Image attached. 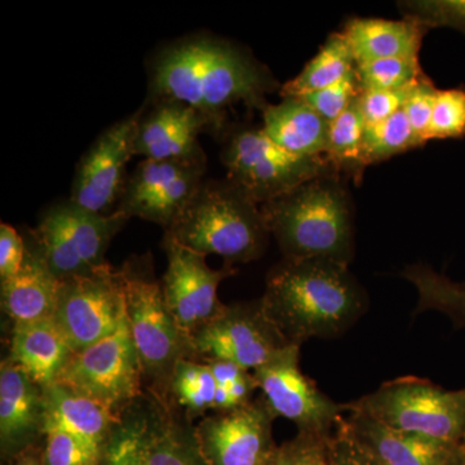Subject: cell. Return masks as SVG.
<instances>
[{
    "instance_id": "cell-27",
    "label": "cell",
    "mask_w": 465,
    "mask_h": 465,
    "mask_svg": "<svg viewBox=\"0 0 465 465\" xmlns=\"http://www.w3.org/2000/svg\"><path fill=\"white\" fill-rule=\"evenodd\" d=\"M402 277L414 284L418 292L416 313L440 312L458 329L465 327V283L454 282L423 264L407 266Z\"/></svg>"
},
{
    "instance_id": "cell-15",
    "label": "cell",
    "mask_w": 465,
    "mask_h": 465,
    "mask_svg": "<svg viewBox=\"0 0 465 465\" xmlns=\"http://www.w3.org/2000/svg\"><path fill=\"white\" fill-rule=\"evenodd\" d=\"M275 415L262 397L246 405L215 411L194 428L208 465H266L273 457Z\"/></svg>"
},
{
    "instance_id": "cell-35",
    "label": "cell",
    "mask_w": 465,
    "mask_h": 465,
    "mask_svg": "<svg viewBox=\"0 0 465 465\" xmlns=\"http://www.w3.org/2000/svg\"><path fill=\"white\" fill-rule=\"evenodd\" d=\"M360 94V82L354 69L335 84L324 90L304 94L298 99L304 101L321 118L331 124L358 99Z\"/></svg>"
},
{
    "instance_id": "cell-37",
    "label": "cell",
    "mask_w": 465,
    "mask_h": 465,
    "mask_svg": "<svg viewBox=\"0 0 465 465\" xmlns=\"http://www.w3.org/2000/svg\"><path fill=\"white\" fill-rule=\"evenodd\" d=\"M330 439L298 433L293 439L277 446L269 465H332L329 452Z\"/></svg>"
},
{
    "instance_id": "cell-22",
    "label": "cell",
    "mask_w": 465,
    "mask_h": 465,
    "mask_svg": "<svg viewBox=\"0 0 465 465\" xmlns=\"http://www.w3.org/2000/svg\"><path fill=\"white\" fill-rule=\"evenodd\" d=\"M341 33L358 65L382 58H419L428 29L406 17L399 21L351 18Z\"/></svg>"
},
{
    "instance_id": "cell-42",
    "label": "cell",
    "mask_w": 465,
    "mask_h": 465,
    "mask_svg": "<svg viewBox=\"0 0 465 465\" xmlns=\"http://www.w3.org/2000/svg\"><path fill=\"white\" fill-rule=\"evenodd\" d=\"M213 378H215L217 387L226 388L232 384L235 381L241 378L246 370L241 369L234 363L228 362V361H206Z\"/></svg>"
},
{
    "instance_id": "cell-44",
    "label": "cell",
    "mask_w": 465,
    "mask_h": 465,
    "mask_svg": "<svg viewBox=\"0 0 465 465\" xmlns=\"http://www.w3.org/2000/svg\"><path fill=\"white\" fill-rule=\"evenodd\" d=\"M266 465H269V463H268V464H266Z\"/></svg>"
},
{
    "instance_id": "cell-16",
    "label": "cell",
    "mask_w": 465,
    "mask_h": 465,
    "mask_svg": "<svg viewBox=\"0 0 465 465\" xmlns=\"http://www.w3.org/2000/svg\"><path fill=\"white\" fill-rule=\"evenodd\" d=\"M139 112L116 122L97 137L76 167L70 201L99 215H110L121 201L125 168L134 157L133 142Z\"/></svg>"
},
{
    "instance_id": "cell-28",
    "label": "cell",
    "mask_w": 465,
    "mask_h": 465,
    "mask_svg": "<svg viewBox=\"0 0 465 465\" xmlns=\"http://www.w3.org/2000/svg\"><path fill=\"white\" fill-rule=\"evenodd\" d=\"M357 100L330 124L324 157L341 176L345 174L358 183L366 168L363 137L367 124Z\"/></svg>"
},
{
    "instance_id": "cell-29",
    "label": "cell",
    "mask_w": 465,
    "mask_h": 465,
    "mask_svg": "<svg viewBox=\"0 0 465 465\" xmlns=\"http://www.w3.org/2000/svg\"><path fill=\"white\" fill-rule=\"evenodd\" d=\"M217 384L207 363L183 358L174 366L168 393L185 409L189 419L215 407Z\"/></svg>"
},
{
    "instance_id": "cell-39",
    "label": "cell",
    "mask_w": 465,
    "mask_h": 465,
    "mask_svg": "<svg viewBox=\"0 0 465 465\" xmlns=\"http://www.w3.org/2000/svg\"><path fill=\"white\" fill-rule=\"evenodd\" d=\"M437 92H439V88L433 84V82L427 75H424L412 87L409 99L406 101L405 108H403L410 124L414 128L416 136L423 145L428 143V128H430V121H432Z\"/></svg>"
},
{
    "instance_id": "cell-18",
    "label": "cell",
    "mask_w": 465,
    "mask_h": 465,
    "mask_svg": "<svg viewBox=\"0 0 465 465\" xmlns=\"http://www.w3.org/2000/svg\"><path fill=\"white\" fill-rule=\"evenodd\" d=\"M344 425L381 465H465V443L396 430L360 411H348Z\"/></svg>"
},
{
    "instance_id": "cell-19",
    "label": "cell",
    "mask_w": 465,
    "mask_h": 465,
    "mask_svg": "<svg viewBox=\"0 0 465 465\" xmlns=\"http://www.w3.org/2000/svg\"><path fill=\"white\" fill-rule=\"evenodd\" d=\"M45 437L43 388L9 358L0 367V451L14 460Z\"/></svg>"
},
{
    "instance_id": "cell-21",
    "label": "cell",
    "mask_w": 465,
    "mask_h": 465,
    "mask_svg": "<svg viewBox=\"0 0 465 465\" xmlns=\"http://www.w3.org/2000/svg\"><path fill=\"white\" fill-rule=\"evenodd\" d=\"M61 281L35 246L26 247L20 271L2 282V309L14 326L54 320Z\"/></svg>"
},
{
    "instance_id": "cell-25",
    "label": "cell",
    "mask_w": 465,
    "mask_h": 465,
    "mask_svg": "<svg viewBox=\"0 0 465 465\" xmlns=\"http://www.w3.org/2000/svg\"><path fill=\"white\" fill-rule=\"evenodd\" d=\"M143 465H208L194 428L164 414L149 421L143 440Z\"/></svg>"
},
{
    "instance_id": "cell-8",
    "label": "cell",
    "mask_w": 465,
    "mask_h": 465,
    "mask_svg": "<svg viewBox=\"0 0 465 465\" xmlns=\"http://www.w3.org/2000/svg\"><path fill=\"white\" fill-rule=\"evenodd\" d=\"M128 219L119 210L99 215L64 202L43 216L32 232L34 246L58 280L90 274L108 264L106 250Z\"/></svg>"
},
{
    "instance_id": "cell-10",
    "label": "cell",
    "mask_w": 465,
    "mask_h": 465,
    "mask_svg": "<svg viewBox=\"0 0 465 465\" xmlns=\"http://www.w3.org/2000/svg\"><path fill=\"white\" fill-rule=\"evenodd\" d=\"M290 345L265 313L262 300H256L225 305L215 320L193 336L192 360L228 361L246 371H256Z\"/></svg>"
},
{
    "instance_id": "cell-32",
    "label": "cell",
    "mask_w": 465,
    "mask_h": 465,
    "mask_svg": "<svg viewBox=\"0 0 465 465\" xmlns=\"http://www.w3.org/2000/svg\"><path fill=\"white\" fill-rule=\"evenodd\" d=\"M399 8L425 29L450 27L465 34V0H407Z\"/></svg>"
},
{
    "instance_id": "cell-14",
    "label": "cell",
    "mask_w": 465,
    "mask_h": 465,
    "mask_svg": "<svg viewBox=\"0 0 465 465\" xmlns=\"http://www.w3.org/2000/svg\"><path fill=\"white\" fill-rule=\"evenodd\" d=\"M167 271L162 280L164 300L177 326L191 341L193 336L215 320L225 305L217 298L219 284L235 273L232 265L213 269L206 256L164 237Z\"/></svg>"
},
{
    "instance_id": "cell-5",
    "label": "cell",
    "mask_w": 465,
    "mask_h": 465,
    "mask_svg": "<svg viewBox=\"0 0 465 465\" xmlns=\"http://www.w3.org/2000/svg\"><path fill=\"white\" fill-rule=\"evenodd\" d=\"M125 321L139 356L143 378L166 400L174 366L192 358L191 341L183 335L155 278L152 258L128 260L121 269Z\"/></svg>"
},
{
    "instance_id": "cell-30",
    "label": "cell",
    "mask_w": 465,
    "mask_h": 465,
    "mask_svg": "<svg viewBox=\"0 0 465 465\" xmlns=\"http://www.w3.org/2000/svg\"><path fill=\"white\" fill-rule=\"evenodd\" d=\"M419 146L423 143L402 110L381 124L367 125L363 137V161L367 167Z\"/></svg>"
},
{
    "instance_id": "cell-23",
    "label": "cell",
    "mask_w": 465,
    "mask_h": 465,
    "mask_svg": "<svg viewBox=\"0 0 465 465\" xmlns=\"http://www.w3.org/2000/svg\"><path fill=\"white\" fill-rule=\"evenodd\" d=\"M73 353L54 320L14 326L8 358L41 388L57 381Z\"/></svg>"
},
{
    "instance_id": "cell-36",
    "label": "cell",
    "mask_w": 465,
    "mask_h": 465,
    "mask_svg": "<svg viewBox=\"0 0 465 465\" xmlns=\"http://www.w3.org/2000/svg\"><path fill=\"white\" fill-rule=\"evenodd\" d=\"M148 423L145 418L122 421L109 440L104 465H143V440Z\"/></svg>"
},
{
    "instance_id": "cell-43",
    "label": "cell",
    "mask_w": 465,
    "mask_h": 465,
    "mask_svg": "<svg viewBox=\"0 0 465 465\" xmlns=\"http://www.w3.org/2000/svg\"><path fill=\"white\" fill-rule=\"evenodd\" d=\"M38 450L33 449L25 454L20 455L14 460L9 461L8 465H43L42 452H36Z\"/></svg>"
},
{
    "instance_id": "cell-26",
    "label": "cell",
    "mask_w": 465,
    "mask_h": 465,
    "mask_svg": "<svg viewBox=\"0 0 465 465\" xmlns=\"http://www.w3.org/2000/svg\"><path fill=\"white\" fill-rule=\"evenodd\" d=\"M356 66V60L344 34L333 33L302 73L280 88L281 97H300L324 90L341 81Z\"/></svg>"
},
{
    "instance_id": "cell-40",
    "label": "cell",
    "mask_w": 465,
    "mask_h": 465,
    "mask_svg": "<svg viewBox=\"0 0 465 465\" xmlns=\"http://www.w3.org/2000/svg\"><path fill=\"white\" fill-rule=\"evenodd\" d=\"M329 452L332 465H381L349 433L344 419L329 440Z\"/></svg>"
},
{
    "instance_id": "cell-24",
    "label": "cell",
    "mask_w": 465,
    "mask_h": 465,
    "mask_svg": "<svg viewBox=\"0 0 465 465\" xmlns=\"http://www.w3.org/2000/svg\"><path fill=\"white\" fill-rule=\"evenodd\" d=\"M262 130L278 146L302 158L326 155L330 124L298 97L262 110Z\"/></svg>"
},
{
    "instance_id": "cell-38",
    "label": "cell",
    "mask_w": 465,
    "mask_h": 465,
    "mask_svg": "<svg viewBox=\"0 0 465 465\" xmlns=\"http://www.w3.org/2000/svg\"><path fill=\"white\" fill-rule=\"evenodd\" d=\"M414 85L415 84L406 88H401V90L361 91L357 101L366 124H381L396 115L397 113L402 112Z\"/></svg>"
},
{
    "instance_id": "cell-6",
    "label": "cell",
    "mask_w": 465,
    "mask_h": 465,
    "mask_svg": "<svg viewBox=\"0 0 465 465\" xmlns=\"http://www.w3.org/2000/svg\"><path fill=\"white\" fill-rule=\"evenodd\" d=\"M344 409L371 416L396 430L465 443V388L446 391L425 379L406 376L344 403Z\"/></svg>"
},
{
    "instance_id": "cell-2",
    "label": "cell",
    "mask_w": 465,
    "mask_h": 465,
    "mask_svg": "<svg viewBox=\"0 0 465 465\" xmlns=\"http://www.w3.org/2000/svg\"><path fill=\"white\" fill-rule=\"evenodd\" d=\"M265 313L291 344L333 339L365 313L363 290L348 265L324 259H283L266 277Z\"/></svg>"
},
{
    "instance_id": "cell-3",
    "label": "cell",
    "mask_w": 465,
    "mask_h": 465,
    "mask_svg": "<svg viewBox=\"0 0 465 465\" xmlns=\"http://www.w3.org/2000/svg\"><path fill=\"white\" fill-rule=\"evenodd\" d=\"M260 210L284 259H324L349 265L353 258V213L341 174L311 180Z\"/></svg>"
},
{
    "instance_id": "cell-4",
    "label": "cell",
    "mask_w": 465,
    "mask_h": 465,
    "mask_svg": "<svg viewBox=\"0 0 465 465\" xmlns=\"http://www.w3.org/2000/svg\"><path fill=\"white\" fill-rule=\"evenodd\" d=\"M166 235L186 249L220 256L232 265L262 258L271 232L259 204L229 180H210L202 183Z\"/></svg>"
},
{
    "instance_id": "cell-41",
    "label": "cell",
    "mask_w": 465,
    "mask_h": 465,
    "mask_svg": "<svg viewBox=\"0 0 465 465\" xmlns=\"http://www.w3.org/2000/svg\"><path fill=\"white\" fill-rule=\"evenodd\" d=\"M26 256V246L16 229L0 225V281H7L20 271Z\"/></svg>"
},
{
    "instance_id": "cell-7",
    "label": "cell",
    "mask_w": 465,
    "mask_h": 465,
    "mask_svg": "<svg viewBox=\"0 0 465 465\" xmlns=\"http://www.w3.org/2000/svg\"><path fill=\"white\" fill-rule=\"evenodd\" d=\"M222 162L229 182L259 206L317 177L338 173L326 157L302 158L286 152L262 127H241L229 133Z\"/></svg>"
},
{
    "instance_id": "cell-13",
    "label": "cell",
    "mask_w": 465,
    "mask_h": 465,
    "mask_svg": "<svg viewBox=\"0 0 465 465\" xmlns=\"http://www.w3.org/2000/svg\"><path fill=\"white\" fill-rule=\"evenodd\" d=\"M204 173L206 161L143 159L127 180L118 210L168 231L200 191Z\"/></svg>"
},
{
    "instance_id": "cell-33",
    "label": "cell",
    "mask_w": 465,
    "mask_h": 465,
    "mask_svg": "<svg viewBox=\"0 0 465 465\" xmlns=\"http://www.w3.org/2000/svg\"><path fill=\"white\" fill-rule=\"evenodd\" d=\"M465 136V90L450 88L437 92L427 140L461 139Z\"/></svg>"
},
{
    "instance_id": "cell-9",
    "label": "cell",
    "mask_w": 465,
    "mask_h": 465,
    "mask_svg": "<svg viewBox=\"0 0 465 465\" xmlns=\"http://www.w3.org/2000/svg\"><path fill=\"white\" fill-rule=\"evenodd\" d=\"M143 374L125 317L113 335L74 351L58 384L119 411L142 394Z\"/></svg>"
},
{
    "instance_id": "cell-17",
    "label": "cell",
    "mask_w": 465,
    "mask_h": 465,
    "mask_svg": "<svg viewBox=\"0 0 465 465\" xmlns=\"http://www.w3.org/2000/svg\"><path fill=\"white\" fill-rule=\"evenodd\" d=\"M213 134V124L201 112L174 100H153L152 109L140 110L133 142L134 155L153 161H206L198 137Z\"/></svg>"
},
{
    "instance_id": "cell-20",
    "label": "cell",
    "mask_w": 465,
    "mask_h": 465,
    "mask_svg": "<svg viewBox=\"0 0 465 465\" xmlns=\"http://www.w3.org/2000/svg\"><path fill=\"white\" fill-rule=\"evenodd\" d=\"M43 402L45 430L60 428L82 440L96 454L105 457L109 440L122 423L121 416L58 382L43 388Z\"/></svg>"
},
{
    "instance_id": "cell-12",
    "label": "cell",
    "mask_w": 465,
    "mask_h": 465,
    "mask_svg": "<svg viewBox=\"0 0 465 465\" xmlns=\"http://www.w3.org/2000/svg\"><path fill=\"white\" fill-rule=\"evenodd\" d=\"M299 358L300 345H290L253 371V378L275 418L295 424L298 433L330 439L344 419V405L330 399L302 374Z\"/></svg>"
},
{
    "instance_id": "cell-1",
    "label": "cell",
    "mask_w": 465,
    "mask_h": 465,
    "mask_svg": "<svg viewBox=\"0 0 465 465\" xmlns=\"http://www.w3.org/2000/svg\"><path fill=\"white\" fill-rule=\"evenodd\" d=\"M278 84L243 48L211 36H194L159 52L150 67L153 100H174L210 119L213 134L224 133L226 113L243 104L264 110Z\"/></svg>"
},
{
    "instance_id": "cell-34",
    "label": "cell",
    "mask_w": 465,
    "mask_h": 465,
    "mask_svg": "<svg viewBox=\"0 0 465 465\" xmlns=\"http://www.w3.org/2000/svg\"><path fill=\"white\" fill-rule=\"evenodd\" d=\"M41 452L43 465H104V457L60 428H45Z\"/></svg>"
},
{
    "instance_id": "cell-31",
    "label": "cell",
    "mask_w": 465,
    "mask_h": 465,
    "mask_svg": "<svg viewBox=\"0 0 465 465\" xmlns=\"http://www.w3.org/2000/svg\"><path fill=\"white\" fill-rule=\"evenodd\" d=\"M361 91L401 90L425 75L419 58H382L356 66Z\"/></svg>"
},
{
    "instance_id": "cell-11",
    "label": "cell",
    "mask_w": 465,
    "mask_h": 465,
    "mask_svg": "<svg viewBox=\"0 0 465 465\" xmlns=\"http://www.w3.org/2000/svg\"><path fill=\"white\" fill-rule=\"evenodd\" d=\"M125 317L121 274L109 264L90 274L61 281L54 321L73 351L113 335Z\"/></svg>"
}]
</instances>
